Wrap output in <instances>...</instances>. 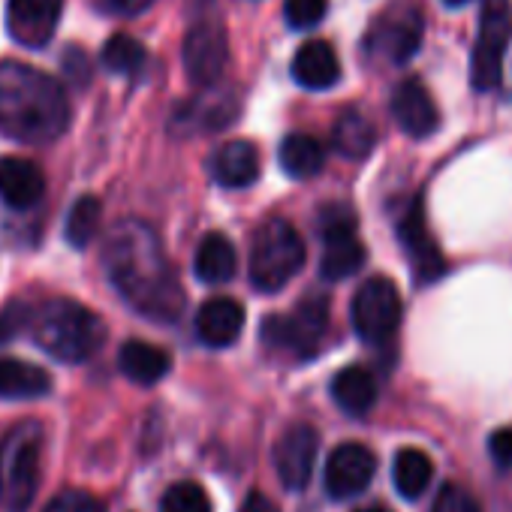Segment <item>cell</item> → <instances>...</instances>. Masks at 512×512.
I'll use <instances>...</instances> for the list:
<instances>
[{"instance_id": "1", "label": "cell", "mask_w": 512, "mask_h": 512, "mask_svg": "<svg viewBox=\"0 0 512 512\" xmlns=\"http://www.w3.org/2000/svg\"><path fill=\"white\" fill-rule=\"evenodd\" d=\"M109 281L121 299L148 320L175 323L184 311V290L157 232L142 220H124L103 247Z\"/></svg>"}, {"instance_id": "2", "label": "cell", "mask_w": 512, "mask_h": 512, "mask_svg": "<svg viewBox=\"0 0 512 512\" xmlns=\"http://www.w3.org/2000/svg\"><path fill=\"white\" fill-rule=\"evenodd\" d=\"M70 124L58 79L22 61H0V133L16 142H52Z\"/></svg>"}, {"instance_id": "3", "label": "cell", "mask_w": 512, "mask_h": 512, "mask_svg": "<svg viewBox=\"0 0 512 512\" xmlns=\"http://www.w3.org/2000/svg\"><path fill=\"white\" fill-rule=\"evenodd\" d=\"M37 344L58 362H88L106 341L103 320L73 299H52L34 314Z\"/></svg>"}, {"instance_id": "4", "label": "cell", "mask_w": 512, "mask_h": 512, "mask_svg": "<svg viewBox=\"0 0 512 512\" xmlns=\"http://www.w3.org/2000/svg\"><path fill=\"white\" fill-rule=\"evenodd\" d=\"M305 266V241L287 220H266L256 226L247 253V275L260 293L284 290Z\"/></svg>"}, {"instance_id": "5", "label": "cell", "mask_w": 512, "mask_h": 512, "mask_svg": "<svg viewBox=\"0 0 512 512\" xmlns=\"http://www.w3.org/2000/svg\"><path fill=\"white\" fill-rule=\"evenodd\" d=\"M43 425L22 422L0 443V506L4 512H28L40 485Z\"/></svg>"}, {"instance_id": "6", "label": "cell", "mask_w": 512, "mask_h": 512, "mask_svg": "<svg viewBox=\"0 0 512 512\" xmlns=\"http://www.w3.org/2000/svg\"><path fill=\"white\" fill-rule=\"evenodd\" d=\"M512 37V7L509 0H482L479 37L470 58V85L476 91H491L503 76V52Z\"/></svg>"}, {"instance_id": "7", "label": "cell", "mask_w": 512, "mask_h": 512, "mask_svg": "<svg viewBox=\"0 0 512 512\" xmlns=\"http://www.w3.org/2000/svg\"><path fill=\"white\" fill-rule=\"evenodd\" d=\"M401 317H404V305H401L398 287L389 278H383V275L368 278L356 290L353 305H350V320L362 341H368V344L389 341L398 332Z\"/></svg>"}, {"instance_id": "8", "label": "cell", "mask_w": 512, "mask_h": 512, "mask_svg": "<svg viewBox=\"0 0 512 512\" xmlns=\"http://www.w3.org/2000/svg\"><path fill=\"white\" fill-rule=\"evenodd\" d=\"M329 329L326 296H308L287 317H272L263 326V338L275 347L293 350L296 356H314Z\"/></svg>"}, {"instance_id": "9", "label": "cell", "mask_w": 512, "mask_h": 512, "mask_svg": "<svg viewBox=\"0 0 512 512\" xmlns=\"http://www.w3.org/2000/svg\"><path fill=\"white\" fill-rule=\"evenodd\" d=\"M184 73L193 85L211 88L220 82L226 61H229V43L226 31L217 22H199L184 37Z\"/></svg>"}, {"instance_id": "10", "label": "cell", "mask_w": 512, "mask_h": 512, "mask_svg": "<svg viewBox=\"0 0 512 512\" xmlns=\"http://www.w3.org/2000/svg\"><path fill=\"white\" fill-rule=\"evenodd\" d=\"M398 241L407 253V260L413 266V275H416V284H434L437 278H443L446 272V260L437 247V241L431 238L428 232V223H425V208H422V199H413L410 208L404 211L401 223H398Z\"/></svg>"}, {"instance_id": "11", "label": "cell", "mask_w": 512, "mask_h": 512, "mask_svg": "<svg viewBox=\"0 0 512 512\" xmlns=\"http://www.w3.org/2000/svg\"><path fill=\"white\" fill-rule=\"evenodd\" d=\"M377 473V455L362 446V443H341L329 461H326V473H323V485L329 491V497L335 500H350L356 494H362L371 479Z\"/></svg>"}, {"instance_id": "12", "label": "cell", "mask_w": 512, "mask_h": 512, "mask_svg": "<svg viewBox=\"0 0 512 512\" xmlns=\"http://www.w3.org/2000/svg\"><path fill=\"white\" fill-rule=\"evenodd\" d=\"M365 46L371 49V55L389 64H407L422 46V16L416 10H398L380 16Z\"/></svg>"}, {"instance_id": "13", "label": "cell", "mask_w": 512, "mask_h": 512, "mask_svg": "<svg viewBox=\"0 0 512 512\" xmlns=\"http://www.w3.org/2000/svg\"><path fill=\"white\" fill-rule=\"evenodd\" d=\"M320 452V434L311 425H293L275 443V470L287 491L308 488Z\"/></svg>"}, {"instance_id": "14", "label": "cell", "mask_w": 512, "mask_h": 512, "mask_svg": "<svg viewBox=\"0 0 512 512\" xmlns=\"http://www.w3.org/2000/svg\"><path fill=\"white\" fill-rule=\"evenodd\" d=\"M64 0H10L7 4V28L10 37L28 49H40L52 40Z\"/></svg>"}, {"instance_id": "15", "label": "cell", "mask_w": 512, "mask_h": 512, "mask_svg": "<svg viewBox=\"0 0 512 512\" xmlns=\"http://www.w3.org/2000/svg\"><path fill=\"white\" fill-rule=\"evenodd\" d=\"M392 118L413 139L431 136L437 130V124H440V112L434 106V97L419 79H404L395 88V94H392Z\"/></svg>"}, {"instance_id": "16", "label": "cell", "mask_w": 512, "mask_h": 512, "mask_svg": "<svg viewBox=\"0 0 512 512\" xmlns=\"http://www.w3.org/2000/svg\"><path fill=\"white\" fill-rule=\"evenodd\" d=\"M244 329V308L235 299L217 296L196 311V335L205 347H232Z\"/></svg>"}, {"instance_id": "17", "label": "cell", "mask_w": 512, "mask_h": 512, "mask_svg": "<svg viewBox=\"0 0 512 512\" xmlns=\"http://www.w3.org/2000/svg\"><path fill=\"white\" fill-rule=\"evenodd\" d=\"M208 169H211V178L226 190L250 187L256 178H260V151L241 139L226 142L211 154Z\"/></svg>"}, {"instance_id": "18", "label": "cell", "mask_w": 512, "mask_h": 512, "mask_svg": "<svg viewBox=\"0 0 512 512\" xmlns=\"http://www.w3.org/2000/svg\"><path fill=\"white\" fill-rule=\"evenodd\" d=\"M293 79L308 91H329L341 79V61L332 43L308 40L293 55Z\"/></svg>"}, {"instance_id": "19", "label": "cell", "mask_w": 512, "mask_h": 512, "mask_svg": "<svg viewBox=\"0 0 512 512\" xmlns=\"http://www.w3.org/2000/svg\"><path fill=\"white\" fill-rule=\"evenodd\" d=\"M46 178L40 166L28 157H4L0 160V199L10 208H31L43 199Z\"/></svg>"}, {"instance_id": "20", "label": "cell", "mask_w": 512, "mask_h": 512, "mask_svg": "<svg viewBox=\"0 0 512 512\" xmlns=\"http://www.w3.org/2000/svg\"><path fill=\"white\" fill-rule=\"evenodd\" d=\"M193 272L202 284L208 287H220L229 284L238 272V253L235 244L223 235V232H208L193 256Z\"/></svg>"}, {"instance_id": "21", "label": "cell", "mask_w": 512, "mask_h": 512, "mask_svg": "<svg viewBox=\"0 0 512 512\" xmlns=\"http://www.w3.org/2000/svg\"><path fill=\"white\" fill-rule=\"evenodd\" d=\"M118 368L127 380L139 386H154L169 374L172 359L163 347H154L148 341H127L118 353Z\"/></svg>"}, {"instance_id": "22", "label": "cell", "mask_w": 512, "mask_h": 512, "mask_svg": "<svg viewBox=\"0 0 512 512\" xmlns=\"http://www.w3.org/2000/svg\"><path fill=\"white\" fill-rule=\"evenodd\" d=\"M332 398L335 404L350 416H365L377 404V380L368 368L350 365L335 374L332 380Z\"/></svg>"}, {"instance_id": "23", "label": "cell", "mask_w": 512, "mask_h": 512, "mask_svg": "<svg viewBox=\"0 0 512 512\" xmlns=\"http://www.w3.org/2000/svg\"><path fill=\"white\" fill-rule=\"evenodd\" d=\"M377 145L374 124L359 109H344L332 124V148L347 160H365Z\"/></svg>"}, {"instance_id": "24", "label": "cell", "mask_w": 512, "mask_h": 512, "mask_svg": "<svg viewBox=\"0 0 512 512\" xmlns=\"http://www.w3.org/2000/svg\"><path fill=\"white\" fill-rule=\"evenodd\" d=\"M365 244L359 241V232H347V235H335V238H323V256H320V275L326 281H344L350 275H356L365 263Z\"/></svg>"}, {"instance_id": "25", "label": "cell", "mask_w": 512, "mask_h": 512, "mask_svg": "<svg viewBox=\"0 0 512 512\" xmlns=\"http://www.w3.org/2000/svg\"><path fill=\"white\" fill-rule=\"evenodd\" d=\"M52 389V377L31 362L0 359V398H40Z\"/></svg>"}, {"instance_id": "26", "label": "cell", "mask_w": 512, "mask_h": 512, "mask_svg": "<svg viewBox=\"0 0 512 512\" xmlns=\"http://www.w3.org/2000/svg\"><path fill=\"white\" fill-rule=\"evenodd\" d=\"M278 160H281V169L290 175V178H311L323 169L326 163V148L317 136L311 133H293L281 142V151H278Z\"/></svg>"}, {"instance_id": "27", "label": "cell", "mask_w": 512, "mask_h": 512, "mask_svg": "<svg viewBox=\"0 0 512 512\" xmlns=\"http://www.w3.org/2000/svg\"><path fill=\"white\" fill-rule=\"evenodd\" d=\"M392 479L404 500H416L428 491L434 479V464L422 449H401L392 464Z\"/></svg>"}, {"instance_id": "28", "label": "cell", "mask_w": 512, "mask_h": 512, "mask_svg": "<svg viewBox=\"0 0 512 512\" xmlns=\"http://www.w3.org/2000/svg\"><path fill=\"white\" fill-rule=\"evenodd\" d=\"M100 223H103V202L97 196H82V199H76V205L67 214L64 235L76 250H82L97 238Z\"/></svg>"}, {"instance_id": "29", "label": "cell", "mask_w": 512, "mask_h": 512, "mask_svg": "<svg viewBox=\"0 0 512 512\" xmlns=\"http://www.w3.org/2000/svg\"><path fill=\"white\" fill-rule=\"evenodd\" d=\"M103 67L118 76H133L145 67V46L127 34H115L103 46Z\"/></svg>"}, {"instance_id": "30", "label": "cell", "mask_w": 512, "mask_h": 512, "mask_svg": "<svg viewBox=\"0 0 512 512\" xmlns=\"http://www.w3.org/2000/svg\"><path fill=\"white\" fill-rule=\"evenodd\" d=\"M160 512H211V500H208L202 485H196V482H175L163 494Z\"/></svg>"}, {"instance_id": "31", "label": "cell", "mask_w": 512, "mask_h": 512, "mask_svg": "<svg viewBox=\"0 0 512 512\" xmlns=\"http://www.w3.org/2000/svg\"><path fill=\"white\" fill-rule=\"evenodd\" d=\"M317 226H320L323 238H335V235L359 232V217H356L353 205H347V202H326L317 211Z\"/></svg>"}, {"instance_id": "32", "label": "cell", "mask_w": 512, "mask_h": 512, "mask_svg": "<svg viewBox=\"0 0 512 512\" xmlns=\"http://www.w3.org/2000/svg\"><path fill=\"white\" fill-rule=\"evenodd\" d=\"M329 13V0H284V19L293 31L317 28Z\"/></svg>"}, {"instance_id": "33", "label": "cell", "mask_w": 512, "mask_h": 512, "mask_svg": "<svg viewBox=\"0 0 512 512\" xmlns=\"http://www.w3.org/2000/svg\"><path fill=\"white\" fill-rule=\"evenodd\" d=\"M43 512H106V509L88 491H61L58 497L49 500V506Z\"/></svg>"}, {"instance_id": "34", "label": "cell", "mask_w": 512, "mask_h": 512, "mask_svg": "<svg viewBox=\"0 0 512 512\" xmlns=\"http://www.w3.org/2000/svg\"><path fill=\"white\" fill-rule=\"evenodd\" d=\"M431 512H479V503L458 485H443L437 491V500Z\"/></svg>"}, {"instance_id": "35", "label": "cell", "mask_w": 512, "mask_h": 512, "mask_svg": "<svg viewBox=\"0 0 512 512\" xmlns=\"http://www.w3.org/2000/svg\"><path fill=\"white\" fill-rule=\"evenodd\" d=\"M28 320H34L28 305H10L4 314H0V344L10 341L13 335H19L28 326Z\"/></svg>"}, {"instance_id": "36", "label": "cell", "mask_w": 512, "mask_h": 512, "mask_svg": "<svg viewBox=\"0 0 512 512\" xmlns=\"http://www.w3.org/2000/svg\"><path fill=\"white\" fill-rule=\"evenodd\" d=\"M488 452H491V461L506 470L512 467V428H497L491 437H488Z\"/></svg>"}, {"instance_id": "37", "label": "cell", "mask_w": 512, "mask_h": 512, "mask_svg": "<svg viewBox=\"0 0 512 512\" xmlns=\"http://www.w3.org/2000/svg\"><path fill=\"white\" fill-rule=\"evenodd\" d=\"M106 10L115 13V16H124V19H133V16H142L145 10H151L154 0H103Z\"/></svg>"}, {"instance_id": "38", "label": "cell", "mask_w": 512, "mask_h": 512, "mask_svg": "<svg viewBox=\"0 0 512 512\" xmlns=\"http://www.w3.org/2000/svg\"><path fill=\"white\" fill-rule=\"evenodd\" d=\"M241 512H281V509H278V503H275V500H269L263 491H253V494L244 500Z\"/></svg>"}, {"instance_id": "39", "label": "cell", "mask_w": 512, "mask_h": 512, "mask_svg": "<svg viewBox=\"0 0 512 512\" xmlns=\"http://www.w3.org/2000/svg\"><path fill=\"white\" fill-rule=\"evenodd\" d=\"M446 7H464V4H470V0H443Z\"/></svg>"}, {"instance_id": "40", "label": "cell", "mask_w": 512, "mask_h": 512, "mask_svg": "<svg viewBox=\"0 0 512 512\" xmlns=\"http://www.w3.org/2000/svg\"><path fill=\"white\" fill-rule=\"evenodd\" d=\"M356 512H389V509H383V506H365V509H356Z\"/></svg>"}]
</instances>
